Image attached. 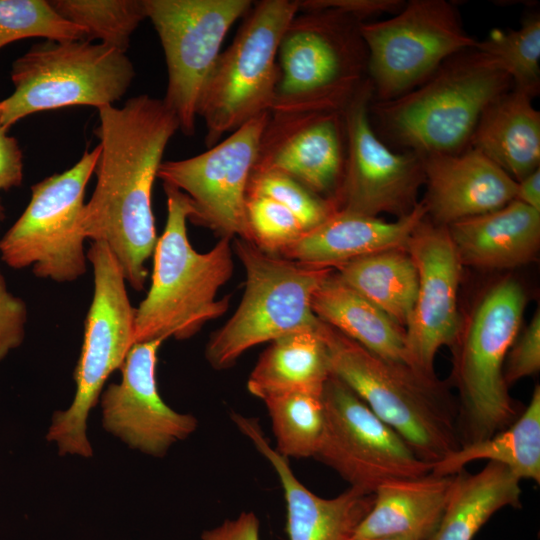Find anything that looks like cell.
Returning <instances> with one entry per match:
<instances>
[{
	"label": "cell",
	"mask_w": 540,
	"mask_h": 540,
	"mask_svg": "<svg viewBox=\"0 0 540 540\" xmlns=\"http://www.w3.org/2000/svg\"><path fill=\"white\" fill-rule=\"evenodd\" d=\"M22 151L14 137L0 123V190L21 185L23 180Z\"/></svg>",
	"instance_id": "40"
},
{
	"label": "cell",
	"mask_w": 540,
	"mask_h": 540,
	"mask_svg": "<svg viewBox=\"0 0 540 540\" xmlns=\"http://www.w3.org/2000/svg\"><path fill=\"white\" fill-rule=\"evenodd\" d=\"M422 159L427 185L423 204L438 225L449 226L515 200L517 181L473 148Z\"/></svg>",
	"instance_id": "20"
},
{
	"label": "cell",
	"mask_w": 540,
	"mask_h": 540,
	"mask_svg": "<svg viewBox=\"0 0 540 540\" xmlns=\"http://www.w3.org/2000/svg\"><path fill=\"white\" fill-rule=\"evenodd\" d=\"M269 112L248 121L204 153L161 163L157 178L190 200L189 220L220 238L251 242L246 217L248 181Z\"/></svg>",
	"instance_id": "15"
},
{
	"label": "cell",
	"mask_w": 540,
	"mask_h": 540,
	"mask_svg": "<svg viewBox=\"0 0 540 540\" xmlns=\"http://www.w3.org/2000/svg\"><path fill=\"white\" fill-rule=\"evenodd\" d=\"M237 428L253 443L279 477L287 511L288 540H348L370 511L374 494L349 487L333 498H322L293 473L288 458L270 446L258 420L232 413Z\"/></svg>",
	"instance_id": "21"
},
{
	"label": "cell",
	"mask_w": 540,
	"mask_h": 540,
	"mask_svg": "<svg viewBox=\"0 0 540 540\" xmlns=\"http://www.w3.org/2000/svg\"><path fill=\"white\" fill-rule=\"evenodd\" d=\"M331 374L393 428L422 460L435 464L461 446L458 415L436 379L389 362L321 321Z\"/></svg>",
	"instance_id": "4"
},
{
	"label": "cell",
	"mask_w": 540,
	"mask_h": 540,
	"mask_svg": "<svg viewBox=\"0 0 540 540\" xmlns=\"http://www.w3.org/2000/svg\"><path fill=\"white\" fill-rule=\"evenodd\" d=\"M475 47L494 58L512 80L513 88L532 96L540 88V17L528 16L518 29L495 28Z\"/></svg>",
	"instance_id": "33"
},
{
	"label": "cell",
	"mask_w": 540,
	"mask_h": 540,
	"mask_svg": "<svg viewBox=\"0 0 540 540\" xmlns=\"http://www.w3.org/2000/svg\"><path fill=\"white\" fill-rule=\"evenodd\" d=\"M540 369V313L537 310L522 335L515 339L505 360L507 386Z\"/></svg>",
	"instance_id": "37"
},
{
	"label": "cell",
	"mask_w": 540,
	"mask_h": 540,
	"mask_svg": "<svg viewBox=\"0 0 540 540\" xmlns=\"http://www.w3.org/2000/svg\"><path fill=\"white\" fill-rule=\"evenodd\" d=\"M260 522L252 512H242L234 519H227L220 525L207 529L201 534L202 540H260Z\"/></svg>",
	"instance_id": "41"
},
{
	"label": "cell",
	"mask_w": 540,
	"mask_h": 540,
	"mask_svg": "<svg viewBox=\"0 0 540 540\" xmlns=\"http://www.w3.org/2000/svg\"><path fill=\"white\" fill-rule=\"evenodd\" d=\"M426 216L423 202L392 222L337 210L288 247L281 257L305 265L335 268L378 252L406 250L413 232Z\"/></svg>",
	"instance_id": "22"
},
{
	"label": "cell",
	"mask_w": 540,
	"mask_h": 540,
	"mask_svg": "<svg viewBox=\"0 0 540 540\" xmlns=\"http://www.w3.org/2000/svg\"><path fill=\"white\" fill-rule=\"evenodd\" d=\"M348 540H417L412 536L358 537L352 535Z\"/></svg>",
	"instance_id": "43"
},
{
	"label": "cell",
	"mask_w": 540,
	"mask_h": 540,
	"mask_svg": "<svg viewBox=\"0 0 540 540\" xmlns=\"http://www.w3.org/2000/svg\"><path fill=\"white\" fill-rule=\"evenodd\" d=\"M5 218V210L0 200V222Z\"/></svg>",
	"instance_id": "44"
},
{
	"label": "cell",
	"mask_w": 540,
	"mask_h": 540,
	"mask_svg": "<svg viewBox=\"0 0 540 540\" xmlns=\"http://www.w3.org/2000/svg\"><path fill=\"white\" fill-rule=\"evenodd\" d=\"M162 343H135L121 367V381L109 384L101 395L104 428L129 447L155 457L164 456L198 425L193 415L176 412L159 394L156 366Z\"/></svg>",
	"instance_id": "19"
},
{
	"label": "cell",
	"mask_w": 540,
	"mask_h": 540,
	"mask_svg": "<svg viewBox=\"0 0 540 540\" xmlns=\"http://www.w3.org/2000/svg\"><path fill=\"white\" fill-rule=\"evenodd\" d=\"M525 304L526 295L518 282L498 283L481 300L462 337L454 365L461 402V445L489 438L517 418L504 364L517 338Z\"/></svg>",
	"instance_id": "9"
},
{
	"label": "cell",
	"mask_w": 540,
	"mask_h": 540,
	"mask_svg": "<svg viewBox=\"0 0 540 540\" xmlns=\"http://www.w3.org/2000/svg\"><path fill=\"white\" fill-rule=\"evenodd\" d=\"M99 158L94 192L81 218L84 237L102 242L117 259L126 282L143 290L157 234L152 189L166 146L179 129L163 99L146 94L122 107L98 109Z\"/></svg>",
	"instance_id": "1"
},
{
	"label": "cell",
	"mask_w": 540,
	"mask_h": 540,
	"mask_svg": "<svg viewBox=\"0 0 540 540\" xmlns=\"http://www.w3.org/2000/svg\"><path fill=\"white\" fill-rule=\"evenodd\" d=\"M456 474L388 481L374 492L373 505L354 536H412L425 540L439 523Z\"/></svg>",
	"instance_id": "24"
},
{
	"label": "cell",
	"mask_w": 540,
	"mask_h": 540,
	"mask_svg": "<svg viewBox=\"0 0 540 540\" xmlns=\"http://www.w3.org/2000/svg\"><path fill=\"white\" fill-rule=\"evenodd\" d=\"M0 113H1V106H0Z\"/></svg>",
	"instance_id": "45"
},
{
	"label": "cell",
	"mask_w": 540,
	"mask_h": 540,
	"mask_svg": "<svg viewBox=\"0 0 540 540\" xmlns=\"http://www.w3.org/2000/svg\"><path fill=\"white\" fill-rule=\"evenodd\" d=\"M477 460L505 466L520 481L540 482V387L536 385L530 402L516 420L489 438L461 445L433 464L436 476L455 475Z\"/></svg>",
	"instance_id": "29"
},
{
	"label": "cell",
	"mask_w": 540,
	"mask_h": 540,
	"mask_svg": "<svg viewBox=\"0 0 540 540\" xmlns=\"http://www.w3.org/2000/svg\"><path fill=\"white\" fill-rule=\"evenodd\" d=\"M372 100L368 79L343 111L347 155L336 206L359 215L389 213L400 218L419 203L418 190L425 182L423 159L413 151H393L376 134L369 114Z\"/></svg>",
	"instance_id": "16"
},
{
	"label": "cell",
	"mask_w": 540,
	"mask_h": 540,
	"mask_svg": "<svg viewBox=\"0 0 540 540\" xmlns=\"http://www.w3.org/2000/svg\"><path fill=\"white\" fill-rule=\"evenodd\" d=\"M299 12L297 1L263 0L246 14L231 45L218 56L203 89L197 117L205 144H217L255 117L270 112L281 37Z\"/></svg>",
	"instance_id": "10"
},
{
	"label": "cell",
	"mask_w": 540,
	"mask_h": 540,
	"mask_svg": "<svg viewBox=\"0 0 540 540\" xmlns=\"http://www.w3.org/2000/svg\"><path fill=\"white\" fill-rule=\"evenodd\" d=\"M513 88L506 71L476 47L448 58L421 85L388 101H373L376 134L421 156L469 147L483 111Z\"/></svg>",
	"instance_id": "2"
},
{
	"label": "cell",
	"mask_w": 540,
	"mask_h": 540,
	"mask_svg": "<svg viewBox=\"0 0 540 540\" xmlns=\"http://www.w3.org/2000/svg\"><path fill=\"white\" fill-rule=\"evenodd\" d=\"M163 188L167 219L153 252L149 291L136 308L135 343L188 339L223 316L230 304L229 295L219 299L217 293L233 274L232 239L220 238L209 251H196L187 235L189 198L171 185L163 183Z\"/></svg>",
	"instance_id": "3"
},
{
	"label": "cell",
	"mask_w": 540,
	"mask_h": 540,
	"mask_svg": "<svg viewBox=\"0 0 540 540\" xmlns=\"http://www.w3.org/2000/svg\"><path fill=\"white\" fill-rule=\"evenodd\" d=\"M99 154L97 145L68 170L31 187L29 204L0 239L4 263L17 270L31 267L36 277L55 282H72L86 273L81 218Z\"/></svg>",
	"instance_id": "11"
},
{
	"label": "cell",
	"mask_w": 540,
	"mask_h": 540,
	"mask_svg": "<svg viewBox=\"0 0 540 540\" xmlns=\"http://www.w3.org/2000/svg\"><path fill=\"white\" fill-rule=\"evenodd\" d=\"M312 310L319 320L375 355L413 369L406 346L404 328L342 282L335 270L315 291L312 298Z\"/></svg>",
	"instance_id": "26"
},
{
	"label": "cell",
	"mask_w": 540,
	"mask_h": 540,
	"mask_svg": "<svg viewBox=\"0 0 540 540\" xmlns=\"http://www.w3.org/2000/svg\"><path fill=\"white\" fill-rule=\"evenodd\" d=\"M87 259L93 269L94 291L74 371L75 396L67 410L53 414L46 436L56 443L60 455L83 457L93 455L86 435L89 411L97 404L108 377L121 369L135 344L136 316L122 269L107 245L92 242Z\"/></svg>",
	"instance_id": "7"
},
{
	"label": "cell",
	"mask_w": 540,
	"mask_h": 540,
	"mask_svg": "<svg viewBox=\"0 0 540 540\" xmlns=\"http://www.w3.org/2000/svg\"><path fill=\"white\" fill-rule=\"evenodd\" d=\"M324 430L314 458L351 488L367 494L388 482L431 473L405 440L343 381L330 375L322 391Z\"/></svg>",
	"instance_id": "13"
},
{
	"label": "cell",
	"mask_w": 540,
	"mask_h": 540,
	"mask_svg": "<svg viewBox=\"0 0 540 540\" xmlns=\"http://www.w3.org/2000/svg\"><path fill=\"white\" fill-rule=\"evenodd\" d=\"M250 0H144L146 18L162 45L168 72L163 99L186 135L195 131L199 101L234 22Z\"/></svg>",
	"instance_id": "14"
},
{
	"label": "cell",
	"mask_w": 540,
	"mask_h": 540,
	"mask_svg": "<svg viewBox=\"0 0 540 540\" xmlns=\"http://www.w3.org/2000/svg\"><path fill=\"white\" fill-rule=\"evenodd\" d=\"M269 197L290 210L302 224L305 233L321 225L335 211L336 205L294 178L276 171H252L247 196Z\"/></svg>",
	"instance_id": "35"
},
{
	"label": "cell",
	"mask_w": 540,
	"mask_h": 540,
	"mask_svg": "<svg viewBox=\"0 0 540 540\" xmlns=\"http://www.w3.org/2000/svg\"><path fill=\"white\" fill-rule=\"evenodd\" d=\"M532 99L515 88L498 97L483 111L469 143L517 182L540 164V113Z\"/></svg>",
	"instance_id": "25"
},
{
	"label": "cell",
	"mask_w": 540,
	"mask_h": 540,
	"mask_svg": "<svg viewBox=\"0 0 540 540\" xmlns=\"http://www.w3.org/2000/svg\"><path fill=\"white\" fill-rule=\"evenodd\" d=\"M515 200L540 211V169H536L517 182Z\"/></svg>",
	"instance_id": "42"
},
{
	"label": "cell",
	"mask_w": 540,
	"mask_h": 540,
	"mask_svg": "<svg viewBox=\"0 0 540 540\" xmlns=\"http://www.w3.org/2000/svg\"><path fill=\"white\" fill-rule=\"evenodd\" d=\"M299 11L332 9L364 22L366 18L384 13H397L405 4L400 0H302Z\"/></svg>",
	"instance_id": "39"
},
{
	"label": "cell",
	"mask_w": 540,
	"mask_h": 540,
	"mask_svg": "<svg viewBox=\"0 0 540 540\" xmlns=\"http://www.w3.org/2000/svg\"><path fill=\"white\" fill-rule=\"evenodd\" d=\"M330 375L319 326L317 330L298 331L271 341L250 373L247 389L263 401L296 392L321 395Z\"/></svg>",
	"instance_id": "27"
},
{
	"label": "cell",
	"mask_w": 540,
	"mask_h": 540,
	"mask_svg": "<svg viewBox=\"0 0 540 540\" xmlns=\"http://www.w3.org/2000/svg\"><path fill=\"white\" fill-rule=\"evenodd\" d=\"M41 37L51 41L86 39L45 0H0V49L14 41Z\"/></svg>",
	"instance_id": "34"
},
{
	"label": "cell",
	"mask_w": 540,
	"mask_h": 540,
	"mask_svg": "<svg viewBox=\"0 0 540 540\" xmlns=\"http://www.w3.org/2000/svg\"><path fill=\"white\" fill-rule=\"evenodd\" d=\"M135 76L125 52L87 39L46 40L12 63L14 92L0 101V123L8 130L36 112L75 105H113Z\"/></svg>",
	"instance_id": "8"
},
{
	"label": "cell",
	"mask_w": 540,
	"mask_h": 540,
	"mask_svg": "<svg viewBox=\"0 0 540 540\" xmlns=\"http://www.w3.org/2000/svg\"><path fill=\"white\" fill-rule=\"evenodd\" d=\"M27 319L26 303L8 290L0 270V361L23 343Z\"/></svg>",
	"instance_id": "38"
},
{
	"label": "cell",
	"mask_w": 540,
	"mask_h": 540,
	"mask_svg": "<svg viewBox=\"0 0 540 540\" xmlns=\"http://www.w3.org/2000/svg\"><path fill=\"white\" fill-rule=\"evenodd\" d=\"M233 250L245 270V289L235 312L206 345V360L217 370L232 367L253 346L317 330L321 320L312 310V298L334 271L268 254L239 238Z\"/></svg>",
	"instance_id": "6"
},
{
	"label": "cell",
	"mask_w": 540,
	"mask_h": 540,
	"mask_svg": "<svg viewBox=\"0 0 540 540\" xmlns=\"http://www.w3.org/2000/svg\"><path fill=\"white\" fill-rule=\"evenodd\" d=\"M339 279L404 328L412 315L418 273L406 250L394 249L360 257L334 268Z\"/></svg>",
	"instance_id": "30"
},
{
	"label": "cell",
	"mask_w": 540,
	"mask_h": 540,
	"mask_svg": "<svg viewBox=\"0 0 540 540\" xmlns=\"http://www.w3.org/2000/svg\"><path fill=\"white\" fill-rule=\"evenodd\" d=\"M373 101L397 98L424 83L448 58L475 47L456 6L411 0L391 18L361 22Z\"/></svg>",
	"instance_id": "12"
},
{
	"label": "cell",
	"mask_w": 540,
	"mask_h": 540,
	"mask_svg": "<svg viewBox=\"0 0 540 540\" xmlns=\"http://www.w3.org/2000/svg\"><path fill=\"white\" fill-rule=\"evenodd\" d=\"M51 6L80 26L89 41L125 52L130 37L146 18L144 0H53Z\"/></svg>",
	"instance_id": "32"
},
{
	"label": "cell",
	"mask_w": 540,
	"mask_h": 540,
	"mask_svg": "<svg viewBox=\"0 0 540 540\" xmlns=\"http://www.w3.org/2000/svg\"><path fill=\"white\" fill-rule=\"evenodd\" d=\"M462 265L507 269L533 260L540 244V211L513 200L447 226Z\"/></svg>",
	"instance_id": "23"
},
{
	"label": "cell",
	"mask_w": 540,
	"mask_h": 540,
	"mask_svg": "<svg viewBox=\"0 0 540 540\" xmlns=\"http://www.w3.org/2000/svg\"><path fill=\"white\" fill-rule=\"evenodd\" d=\"M246 217L251 243L271 255L281 256L305 234L296 216L269 197L247 196Z\"/></svg>",
	"instance_id": "36"
},
{
	"label": "cell",
	"mask_w": 540,
	"mask_h": 540,
	"mask_svg": "<svg viewBox=\"0 0 540 540\" xmlns=\"http://www.w3.org/2000/svg\"><path fill=\"white\" fill-rule=\"evenodd\" d=\"M346 155L343 111L269 112L252 171L286 174L336 205Z\"/></svg>",
	"instance_id": "18"
},
{
	"label": "cell",
	"mask_w": 540,
	"mask_h": 540,
	"mask_svg": "<svg viewBox=\"0 0 540 540\" xmlns=\"http://www.w3.org/2000/svg\"><path fill=\"white\" fill-rule=\"evenodd\" d=\"M406 251L418 273L414 309L405 339L412 368L436 379L434 359L438 350L453 345L460 333L457 306L462 263L447 226L426 222L413 232Z\"/></svg>",
	"instance_id": "17"
},
{
	"label": "cell",
	"mask_w": 540,
	"mask_h": 540,
	"mask_svg": "<svg viewBox=\"0 0 540 540\" xmlns=\"http://www.w3.org/2000/svg\"><path fill=\"white\" fill-rule=\"evenodd\" d=\"M520 480L505 466L488 462L480 471L456 474L444 513L425 540H473L499 510L520 508Z\"/></svg>",
	"instance_id": "28"
},
{
	"label": "cell",
	"mask_w": 540,
	"mask_h": 540,
	"mask_svg": "<svg viewBox=\"0 0 540 540\" xmlns=\"http://www.w3.org/2000/svg\"><path fill=\"white\" fill-rule=\"evenodd\" d=\"M361 22L332 9L299 11L279 43L270 112L344 111L369 79Z\"/></svg>",
	"instance_id": "5"
},
{
	"label": "cell",
	"mask_w": 540,
	"mask_h": 540,
	"mask_svg": "<svg viewBox=\"0 0 540 540\" xmlns=\"http://www.w3.org/2000/svg\"><path fill=\"white\" fill-rule=\"evenodd\" d=\"M321 395L296 392L264 400L276 439L274 449L282 456L315 457L324 430Z\"/></svg>",
	"instance_id": "31"
}]
</instances>
